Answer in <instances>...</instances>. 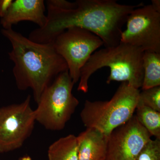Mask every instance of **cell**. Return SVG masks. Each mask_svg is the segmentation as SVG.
<instances>
[{"mask_svg":"<svg viewBox=\"0 0 160 160\" xmlns=\"http://www.w3.org/2000/svg\"><path fill=\"white\" fill-rule=\"evenodd\" d=\"M77 7L69 10L47 8L46 25L29 33L28 38L38 43H52L66 29L78 27L96 35L105 47L121 42L123 26L132 12L142 6L123 5L115 0H77Z\"/></svg>","mask_w":160,"mask_h":160,"instance_id":"cell-1","label":"cell"},{"mask_svg":"<svg viewBox=\"0 0 160 160\" xmlns=\"http://www.w3.org/2000/svg\"><path fill=\"white\" fill-rule=\"evenodd\" d=\"M1 32L12 47L8 54L14 64L12 72L18 89H31L38 103L43 92L55 78L68 70L67 63L58 54L53 42H32L12 28L2 29Z\"/></svg>","mask_w":160,"mask_h":160,"instance_id":"cell-2","label":"cell"},{"mask_svg":"<svg viewBox=\"0 0 160 160\" xmlns=\"http://www.w3.org/2000/svg\"><path fill=\"white\" fill-rule=\"evenodd\" d=\"M144 52L138 47L122 42L95 52L81 69L78 91L88 92L89 78L96 71L105 67H109L110 70L107 84L113 81L125 82L138 89L142 86L144 78Z\"/></svg>","mask_w":160,"mask_h":160,"instance_id":"cell-3","label":"cell"},{"mask_svg":"<svg viewBox=\"0 0 160 160\" xmlns=\"http://www.w3.org/2000/svg\"><path fill=\"white\" fill-rule=\"evenodd\" d=\"M140 92L124 82L109 101L86 100L80 113L83 124L109 136L133 116Z\"/></svg>","mask_w":160,"mask_h":160,"instance_id":"cell-4","label":"cell"},{"mask_svg":"<svg viewBox=\"0 0 160 160\" xmlns=\"http://www.w3.org/2000/svg\"><path fill=\"white\" fill-rule=\"evenodd\" d=\"M74 85L68 70L59 74L40 98L34 110L36 122L48 130H62L79 103L72 93Z\"/></svg>","mask_w":160,"mask_h":160,"instance_id":"cell-5","label":"cell"},{"mask_svg":"<svg viewBox=\"0 0 160 160\" xmlns=\"http://www.w3.org/2000/svg\"><path fill=\"white\" fill-rule=\"evenodd\" d=\"M55 49L66 61L74 84L79 81L81 70L92 55L104 44L98 36L86 29L71 27L52 42Z\"/></svg>","mask_w":160,"mask_h":160,"instance_id":"cell-6","label":"cell"},{"mask_svg":"<svg viewBox=\"0 0 160 160\" xmlns=\"http://www.w3.org/2000/svg\"><path fill=\"white\" fill-rule=\"evenodd\" d=\"M31 100L28 95L22 103L0 108V153L19 149L31 136L36 122Z\"/></svg>","mask_w":160,"mask_h":160,"instance_id":"cell-7","label":"cell"},{"mask_svg":"<svg viewBox=\"0 0 160 160\" xmlns=\"http://www.w3.org/2000/svg\"><path fill=\"white\" fill-rule=\"evenodd\" d=\"M126 23V29L121 34V42L144 52L160 53V13L151 5L136 8L128 16Z\"/></svg>","mask_w":160,"mask_h":160,"instance_id":"cell-8","label":"cell"},{"mask_svg":"<svg viewBox=\"0 0 160 160\" xmlns=\"http://www.w3.org/2000/svg\"><path fill=\"white\" fill-rule=\"evenodd\" d=\"M151 137L133 115L108 136L106 160H135Z\"/></svg>","mask_w":160,"mask_h":160,"instance_id":"cell-9","label":"cell"},{"mask_svg":"<svg viewBox=\"0 0 160 160\" xmlns=\"http://www.w3.org/2000/svg\"><path fill=\"white\" fill-rule=\"evenodd\" d=\"M46 6L43 0H15L13 1L6 15L1 18L4 29L12 28L13 25L22 21H29L42 28L47 22Z\"/></svg>","mask_w":160,"mask_h":160,"instance_id":"cell-10","label":"cell"},{"mask_svg":"<svg viewBox=\"0 0 160 160\" xmlns=\"http://www.w3.org/2000/svg\"><path fill=\"white\" fill-rule=\"evenodd\" d=\"M78 160H106L108 136L92 128H87L77 137Z\"/></svg>","mask_w":160,"mask_h":160,"instance_id":"cell-11","label":"cell"},{"mask_svg":"<svg viewBox=\"0 0 160 160\" xmlns=\"http://www.w3.org/2000/svg\"><path fill=\"white\" fill-rule=\"evenodd\" d=\"M48 157L49 160H78L77 137L69 134L52 143L48 149Z\"/></svg>","mask_w":160,"mask_h":160,"instance_id":"cell-12","label":"cell"},{"mask_svg":"<svg viewBox=\"0 0 160 160\" xmlns=\"http://www.w3.org/2000/svg\"><path fill=\"white\" fill-rule=\"evenodd\" d=\"M142 66L144 78L142 89L160 86V53L144 52Z\"/></svg>","mask_w":160,"mask_h":160,"instance_id":"cell-13","label":"cell"},{"mask_svg":"<svg viewBox=\"0 0 160 160\" xmlns=\"http://www.w3.org/2000/svg\"><path fill=\"white\" fill-rule=\"evenodd\" d=\"M135 116L139 122L156 139L160 140V112L144 106H137Z\"/></svg>","mask_w":160,"mask_h":160,"instance_id":"cell-14","label":"cell"},{"mask_svg":"<svg viewBox=\"0 0 160 160\" xmlns=\"http://www.w3.org/2000/svg\"><path fill=\"white\" fill-rule=\"evenodd\" d=\"M137 106H147L160 112V86L140 92Z\"/></svg>","mask_w":160,"mask_h":160,"instance_id":"cell-15","label":"cell"},{"mask_svg":"<svg viewBox=\"0 0 160 160\" xmlns=\"http://www.w3.org/2000/svg\"><path fill=\"white\" fill-rule=\"evenodd\" d=\"M135 160H160V140H149Z\"/></svg>","mask_w":160,"mask_h":160,"instance_id":"cell-16","label":"cell"},{"mask_svg":"<svg viewBox=\"0 0 160 160\" xmlns=\"http://www.w3.org/2000/svg\"><path fill=\"white\" fill-rule=\"evenodd\" d=\"M47 8L62 10H69L77 7L76 1L70 2L66 0H48L46 2Z\"/></svg>","mask_w":160,"mask_h":160,"instance_id":"cell-17","label":"cell"},{"mask_svg":"<svg viewBox=\"0 0 160 160\" xmlns=\"http://www.w3.org/2000/svg\"><path fill=\"white\" fill-rule=\"evenodd\" d=\"M13 1L0 0V17L2 18L6 15Z\"/></svg>","mask_w":160,"mask_h":160,"instance_id":"cell-18","label":"cell"},{"mask_svg":"<svg viewBox=\"0 0 160 160\" xmlns=\"http://www.w3.org/2000/svg\"><path fill=\"white\" fill-rule=\"evenodd\" d=\"M151 4L153 9L157 12L160 13V0H152Z\"/></svg>","mask_w":160,"mask_h":160,"instance_id":"cell-19","label":"cell"},{"mask_svg":"<svg viewBox=\"0 0 160 160\" xmlns=\"http://www.w3.org/2000/svg\"><path fill=\"white\" fill-rule=\"evenodd\" d=\"M19 160H32V158L29 156H25L20 158Z\"/></svg>","mask_w":160,"mask_h":160,"instance_id":"cell-20","label":"cell"}]
</instances>
